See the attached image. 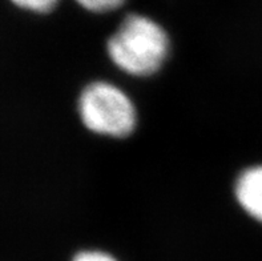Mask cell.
<instances>
[{
  "label": "cell",
  "mask_w": 262,
  "mask_h": 261,
  "mask_svg": "<svg viewBox=\"0 0 262 261\" xmlns=\"http://www.w3.org/2000/svg\"><path fill=\"white\" fill-rule=\"evenodd\" d=\"M163 27L144 15H129L106 43L112 63L132 76H149L163 67L169 53Z\"/></svg>",
  "instance_id": "6da1fadb"
},
{
  "label": "cell",
  "mask_w": 262,
  "mask_h": 261,
  "mask_svg": "<svg viewBox=\"0 0 262 261\" xmlns=\"http://www.w3.org/2000/svg\"><path fill=\"white\" fill-rule=\"evenodd\" d=\"M80 119L91 132L125 137L135 131V104L123 89L108 82H95L83 89L79 99Z\"/></svg>",
  "instance_id": "7a4b0ae2"
},
{
  "label": "cell",
  "mask_w": 262,
  "mask_h": 261,
  "mask_svg": "<svg viewBox=\"0 0 262 261\" xmlns=\"http://www.w3.org/2000/svg\"><path fill=\"white\" fill-rule=\"evenodd\" d=\"M234 195L241 208L262 224V166H253L239 173Z\"/></svg>",
  "instance_id": "3957f363"
},
{
  "label": "cell",
  "mask_w": 262,
  "mask_h": 261,
  "mask_svg": "<svg viewBox=\"0 0 262 261\" xmlns=\"http://www.w3.org/2000/svg\"><path fill=\"white\" fill-rule=\"evenodd\" d=\"M11 2L21 10L36 13H47L56 7L59 0H11Z\"/></svg>",
  "instance_id": "277c9868"
},
{
  "label": "cell",
  "mask_w": 262,
  "mask_h": 261,
  "mask_svg": "<svg viewBox=\"0 0 262 261\" xmlns=\"http://www.w3.org/2000/svg\"><path fill=\"white\" fill-rule=\"evenodd\" d=\"M85 10L92 12H108L119 8L125 0H76Z\"/></svg>",
  "instance_id": "5b68a950"
},
{
  "label": "cell",
  "mask_w": 262,
  "mask_h": 261,
  "mask_svg": "<svg viewBox=\"0 0 262 261\" xmlns=\"http://www.w3.org/2000/svg\"><path fill=\"white\" fill-rule=\"evenodd\" d=\"M71 261H119L116 257L108 252L99 251V249H85L80 251L73 256Z\"/></svg>",
  "instance_id": "8992f818"
}]
</instances>
